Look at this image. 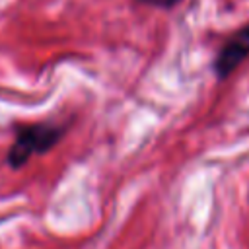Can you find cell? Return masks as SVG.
I'll use <instances>...</instances> for the list:
<instances>
[{
  "mask_svg": "<svg viewBox=\"0 0 249 249\" xmlns=\"http://www.w3.org/2000/svg\"><path fill=\"white\" fill-rule=\"evenodd\" d=\"M66 124L58 123H31L16 128V140L8 150L6 161L12 169L23 167L31 156H41L53 150L64 136Z\"/></svg>",
  "mask_w": 249,
  "mask_h": 249,
  "instance_id": "1",
  "label": "cell"
},
{
  "mask_svg": "<svg viewBox=\"0 0 249 249\" xmlns=\"http://www.w3.org/2000/svg\"><path fill=\"white\" fill-rule=\"evenodd\" d=\"M249 56V23L239 29L218 53L214 60V72L220 80L228 78Z\"/></svg>",
  "mask_w": 249,
  "mask_h": 249,
  "instance_id": "2",
  "label": "cell"
},
{
  "mask_svg": "<svg viewBox=\"0 0 249 249\" xmlns=\"http://www.w3.org/2000/svg\"><path fill=\"white\" fill-rule=\"evenodd\" d=\"M142 4H150V6H158V8H171L175 6L179 0H138Z\"/></svg>",
  "mask_w": 249,
  "mask_h": 249,
  "instance_id": "3",
  "label": "cell"
}]
</instances>
